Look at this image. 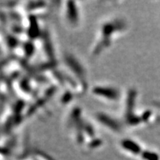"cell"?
<instances>
[{
  "instance_id": "cell-1",
  "label": "cell",
  "mask_w": 160,
  "mask_h": 160,
  "mask_svg": "<svg viewBox=\"0 0 160 160\" xmlns=\"http://www.w3.org/2000/svg\"><path fill=\"white\" fill-rule=\"evenodd\" d=\"M127 29L125 19L119 17H108L100 23L91 50L93 57H100L113 45Z\"/></svg>"
},
{
  "instance_id": "cell-2",
  "label": "cell",
  "mask_w": 160,
  "mask_h": 160,
  "mask_svg": "<svg viewBox=\"0 0 160 160\" xmlns=\"http://www.w3.org/2000/svg\"><path fill=\"white\" fill-rule=\"evenodd\" d=\"M91 93L97 99L108 103L118 102L122 92L117 86L109 84H97L91 88Z\"/></svg>"
},
{
  "instance_id": "cell-3",
  "label": "cell",
  "mask_w": 160,
  "mask_h": 160,
  "mask_svg": "<svg viewBox=\"0 0 160 160\" xmlns=\"http://www.w3.org/2000/svg\"><path fill=\"white\" fill-rule=\"evenodd\" d=\"M62 19L64 22L71 29H76L81 23V11L75 2H66L62 6Z\"/></svg>"
},
{
  "instance_id": "cell-4",
  "label": "cell",
  "mask_w": 160,
  "mask_h": 160,
  "mask_svg": "<svg viewBox=\"0 0 160 160\" xmlns=\"http://www.w3.org/2000/svg\"><path fill=\"white\" fill-rule=\"evenodd\" d=\"M65 64L69 71L79 79V82L84 91L87 90V73L79 59L72 53H68L65 57Z\"/></svg>"
},
{
  "instance_id": "cell-5",
  "label": "cell",
  "mask_w": 160,
  "mask_h": 160,
  "mask_svg": "<svg viewBox=\"0 0 160 160\" xmlns=\"http://www.w3.org/2000/svg\"><path fill=\"white\" fill-rule=\"evenodd\" d=\"M97 123L99 124L103 128L107 130L110 133L119 134L122 131L123 125L119 119L108 113L104 112H99L95 116Z\"/></svg>"
},
{
  "instance_id": "cell-6",
  "label": "cell",
  "mask_w": 160,
  "mask_h": 160,
  "mask_svg": "<svg viewBox=\"0 0 160 160\" xmlns=\"http://www.w3.org/2000/svg\"><path fill=\"white\" fill-rule=\"evenodd\" d=\"M120 148L130 155H139L141 151V148L139 144L130 139H122L119 142Z\"/></svg>"
}]
</instances>
